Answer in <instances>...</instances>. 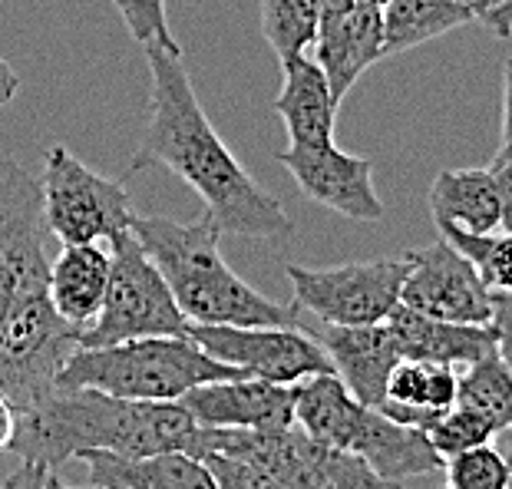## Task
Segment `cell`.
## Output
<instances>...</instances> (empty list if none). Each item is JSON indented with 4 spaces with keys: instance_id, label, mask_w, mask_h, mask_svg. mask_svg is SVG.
I'll return each mask as SVG.
<instances>
[{
    "instance_id": "obj_21",
    "label": "cell",
    "mask_w": 512,
    "mask_h": 489,
    "mask_svg": "<svg viewBox=\"0 0 512 489\" xmlns=\"http://www.w3.org/2000/svg\"><path fill=\"white\" fill-rule=\"evenodd\" d=\"M281 93L275 96V113L285 119L291 146H321L334 143L337 103L324 70L308 53L281 60Z\"/></svg>"
},
{
    "instance_id": "obj_17",
    "label": "cell",
    "mask_w": 512,
    "mask_h": 489,
    "mask_svg": "<svg viewBox=\"0 0 512 489\" xmlns=\"http://www.w3.org/2000/svg\"><path fill=\"white\" fill-rule=\"evenodd\" d=\"M347 453L361 456L387 483H417L427 476H443V456L433 450L427 433L397 423L380 407H367L361 414Z\"/></svg>"
},
{
    "instance_id": "obj_28",
    "label": "cell",
    "mask_w": 512,
    "mask_h": 489,
    "mask_svg": "<svg viewBox=\"0 0 512 489\" xmlns=\"http://www.w3.org/2000/svg\"><path fill=\"white\" fill-rule=\"evenodd\" d=\"M440 235L456 252H463L476 265L479 278L493 295H512V232H460V228H440Z\"/></svg>"
},
{
    "instance_id": "obj_34",
    "label": "cell",
    "mask_w": 512,
    "mask_h": 489,
    "mask_svg": "<svg viewBox=\"0 0 512 489\" xmlns=\"http://www.w3.org/2000/svg\"><path fill=\"white\" fill-rule=\"evenodd\" d=\"M466 4L473 10V20L493 30L499 40L512 34V0H466Z\"/></svg>"
},
{
    "instance_id": "obj_20",
    "label": "cell",
    "mask_w": 512,
    "mask_h": 489,
    "mask_svg": "<svg viewBox=\"0 0 512 489\" xmlns=\"http://www.w3.org/2000/svg\"><path fill=\"white\" fill-rule=\"evenodd\" d=\"M106 285H110V245L106 242L63 245L47 265V298L53 311L73 328H80V334L100 314Z\"/></svg>"
},
{
    "instance_id": "obj_10",
    "label": "cell",
    "mask_w": 512,
    "mask_h": 489,
    "mask_svg": "<svg viewBox=\"0 0 512 489\" xmlns=\"http://www.w3.org/2000/svg\"><path fill=\"white\" fill-rule=\"evenodd\" d=\"M189 338L212 357L238 367L245 377L271 384H298L311 374H334L328 351L298 324H189Z\"/></svg>"
},
{
    "instance_id": "obj_45",
    "label": "cell",
    "mask_w": 512,
    "mask_h": 489,
    "mask_svg": "<svg viewBox=\"0 0 512 489\" xmlns=\"http://www.w3.org/2000/svg\"><path fill=\"white\" fill-rule=\"evenodd\" d=\"M370 4H377V7H384V4H387V0H370Z\"/></svg>"
},
{
    "instance_id": "obj_25",
    "label": "cell",
    "mask_w": 512,
    "mask_h": 489,
    "mask_svg": "<svg viewBox=\"0 0 512 489\" xmlns=\"http://www.w3.org/2000/svg\"><path fill=\"white\" fill-rule=\"evenodd\" d=\"M470 20L473 10L466 0H387L380 7L384 57H400V53L450 34Z\"/></svg>"
},
{
    "instance_id": "obj_13",
    "label": "cell",
    "mask_w": 512,
    "mask_h": 489,
    "mask_svg": "<svg viewBox=\"0 0 512 489\" xmlns=\"http://www.w3.org/2000/svg\"><path fill=\"white\" fill-rule=\"evenodd\" d=\"M278 162L291 172L298 189L324 209L354 222L384 219L387 209L374 189V162L370 159L341 152L334 143H321L288 146L285 152H278Z\"/></svg>"
},
{
    "instance_id": "obj_11",
    "label": "cell",
    "mask_w": 512,
    "mask_h": 489,
    "mask_svg": "<svg viewBox=\"0 0 512 489\" xmlns=\"http://www.w3.org/2000/svg\"><path fill=\"white\" fill-rule=\"evenodd\" d=\"M47 238L40 179L0 156V318L30 285L47 281Z\"/></svg>"
},
{
    "instance_id": "obj_12",
    "label": "cell",
    "mask_w": 512,
    "mask_h": 489,
    "mask_svg": "<svg viewBox=\"0 0 512 489\" xmlns=\"http://www.w3.org/2000/svg\"><path fill=\"white\" fill-rule=\"evenodd\" d=\"M407 281H403L400 304L430 314L440 321L489 324L493 318V291L479 278L476 265L463 252L446 242L413 248L407 252Z\"/></svg>"
},
{
    "instance_id": "obj_30",
    "label": "cell",
    "mask_w": 512,
    "mask_h": 489,
    "mask_svg": "<svg viewBox=\"0 0 512 489\" xmlns=\"http://www.w3.org/2000/svg\"><path fill=\"white\" fill-rule=\"evenodd\" d=\"M423 433L430 437L433 450H437L443 460H450V456L463 453V450H473L479 443H493L496 433L489 427L486 420H479L473 410H466L460 404H453L450 410H443V414L433 417Z\"/></svg>"
},
{
    "instance_id": "obj_18",
    "label": "cell",
    "mask_w": 512,
    "mask_h": 489,
    "mask_svg": "<svg viewBox=\"0 0 512 489\" xmlns=\"http://www.w3.org/2000/svg\"><path fill=\"white\" fill-rule=\"evenodd\" d=\"M384 321L390 328V338L397 344V354L410 357V361L470 367L479 357L496 351V338L489 324L440 321L407 308V304H397Z\"/></svg>"
},
{
    "instance_id": "obj_8",
    "label": "cell",
    "mask_w": 512,
    "mask_h": 489,
    "mask_svg": "<svg viewBox=\"0 0 512 489\" xmlns=\"http://www.w3.org/2000/svg\"><path fill=\"white\" fill-rule=\"evenodd\" d=\"M43 222L60 245L110 242L136 222L133 195L80 162L67 146H50L40 176Z\"/></svg>"
},
{
    "instance_id": "obj_27",
    "label": "cell",
    "mask_w": 512,
    "mask_h": 489,
    "mask_svg": "<svg viewBox=\"0 0 512 489\" xmlns=\"http://www.w3.org/2000/svg\"><path fill=\"white\" fill-rule=\"evenodd\" d=\"M321 24V0H261V34L278 60L311 53Z\"/></svg>"
},
{
    "instance_id": "obj_16",
    "label": "cell",
    "mask_w": 512,
    "mask_h": 489,
    "mask_svg": "<svg viewBox=\"0 0 512 489\" xmlns=\"http://www.w3.org/2000/svg\"><path fill=\"white\" fill-rule=\"evenodd\" d=\"M328 351L334 374L344 387L367 407H380L387 400V377L397 367L400 354L390 338L387 321L377 324H328L321 321L311 331Z\"/></svg>"
},
{
    "instance_id": "obj_39",
    "label": "cell",
    "mask_w": 512,
    "mask_h": 489,
    "mask_svg": "<svg viewBox=\"0 0 512 489\" xmlns=\"http://www.w3.org/2000/svg\"><path fill=\"white\" fill-rule=\"evenodd\" d=\"M17 93H20V76L4 57H0V110H4Z\"/></svg>"
},
{
    "instance_id": "obj_24",
    "label": "cell",
    "mask_w": 512,
    "mask_h": 489,
    "mask_svg": "<svg viewBox=\"0 0 512 489\" xmlns=\"http://www.w3.org/2000/svg\"><path fill=\"white\" fill-rule=\"evenodd\" d=\"M294 397V423L308 433L311 440L328 443V447L347 450L361 414L367 404H361L344 380L337 374H311L291 384Z\"/></svg>"
},
{
    "instance_id": "obj_31",
    "label": "cell",
    "mask_w": 512,
    "mask_h": 489,
    "mask_svg": "<svg viewBox=\"0 0 512 489\" xmlns=\"http://www.w3.org/2000/svg\"><path fill=\"white\" fill-rule=\"evenodd\" d=\"M113 4L136 43H143V47L179 50V43L169 30L166 0H113Z\"/></svg>"
},
{
    "instance_id": "obj_23",
    "label": "cell",
    "mask_w": 512,
    "mask_h": 489,
    "mask_svg": "<svg viewBox=\"0 0 512 489\" xmlns=\"http://www.w3.org/2000/svg\"><path fill=\"white\" fill-rule=\"evenodd\" d=\"M456 394H460V374L453 367L400 357L387 377V400L380 410L397 423L423 430L433 417L456 404Z\"/></svg>"
},
{
    "instance_id": "obj_29",
    "label": "cell",
    "mask_w": 512,
    "mask_h": 489,
    "mask_svg": "<svg viewBox=\"0 0 512 489\" xmlns=\"http://www.w3.org/2000/svg\"><path fill=\"white\" fill-rule=\"evenodd\" d=\"M443 486L446 489H506L509 463L493 443H479L443 460Z\"/></svg>"
},
{
    "instance_id": "obj_22",
    "label": "cell",
    "mask_w": 512,
    "mask_h": 489,
    "mask_svg": "<svg viewBox=\"0 0 512 489\" xmlns=\"http://www.w3.org/2000/svg\"><path fill=\"white\" fill-rule=\"evenodd\" d=\"M430 215L437 228L486 235L496 232L503 209L493 169H446L430 186Z\"/></svg>"
},
{
    "instance_id": "obj_35",
    "label": "cell",
    "mask_w": 512,
    "mask_h": 489,
    "mask_svg": "<svg viewBox=\"0 0 512 489\" xmlns=\"http://www.w3.org/2000/svg\"><path fill=\"white\" fill-rule=\"evenodd\" d=\"M50 473L53 470H47L43 463L24 460L17 470H10L4 480H0V489H43V483H47Z\"/></svg>"
},
{
    "instance_id": "obj_42",
    "label": "cell",
    "mask_w": 512,
    "mask_h": 489,
    "mask_svg": "<svg viewBox=\"0 0 512 489\" xmlns=\"http://www.w3.org/2000/svg\"><path fill=\"white\" fill-rule=\"evenodd\" d=\"M496 159H499V162H512V139H506V143H499Z\"/></svg>"
},
{
    "instance_id": "obj_43",
    "label": "cell",
    "mask_w": 512,
    "mask_h": 489,
    "mask_svg": "<svg viewBox=\"0 0 512 489\" xmlns=\"http://www.w3.org/2000/svg\"><path fill=\"white\" fill-rule=\"evenodd\" d=\"M43 489H76V486H67V483H63V480H57V476H47V483H43ZM96 489V486H93Z\"/></svg>"
},
{
    "instance_id": "obj_19",
    "label": "cell",
    "mask_w": 512,
    "mask_h": 489,
    "mask_svg": "<svg viewBox=\"0 0 512 489\" xmlns=\"http://www.w3.org/2000/svg\"><path fill=\"white\" fill-rule=\"evenodd\" d=\"M76 460L86 463L96 489H215V476L205 460L182 450L119 456L90 450Z\"/></svg>"
},
{
    "instance_id": "obj_40",
    "label": "cell",
    "mask_w": 512,
    "mask_h": 489,
    "mask_svg": "<svg viewBox=\"0 0 512 489\" xmlns=\"http://www.w3.org/2000/svg\"><path fill=\"white\" fill-rule=\"evenodd\" d=\"M496 440H499V453H503L506 463H509V486L506 489H512V430L496 433Z\"/></svg>"
},
{
    "instance_id": "obj_15",
    "label": "cell",
    "mask_w": 512,
    "mask_h": 489,
    "mask_svg": "<svg viewBox=\"0 0 512 489\" xmlns=\"http://www.w3.org/2000/svg\"><path fill=\"white\" fill-rule=\"evenodd\" d=\"M179 404L205 427L275 430L294 423L291 387L258 377L209 380V384L185 390Z\"/></svg>"
},
{
    "instance_id": "obj_38",
    "label": "cell",
    "mask_w": 512,
    "mask_h": 489,
    "mask_svg": "<svg viewBox=\"0 0 512 489\" xmlns=\"http://www.w3.org/2000/svg\"><path fill=\"white\" fill-rule=\"evenodd\" d=\"M14 430H17V410L4 394H0V450H10Z\"/></svg>"
},
{
    "instance_id": "obj_37",
    "label": "cell",
    "mask_w": 512,
    "mask_h": 489,
    "mask_svg": "<svg viewBox=\"0 0 512 489\" xmlns=\"http://www.w3.org/2000/svg\"><path fill=\"white\" fill-rule=\"evenodd\" d=\"M512 139V53L503 60V143Z\"/></svg>"
},
{
    "instance_id": "obj_9",
    "label": "cell",
    "mask_w": 512,
    "mask_h": 489,
    "mask_svg": "<svg viewBox=\"0 0 512 489\" xmlns=\"http://www.w3.org/2000/svg\"><path fill=\"white\" fill-rule=\"evenodd\" d=\"M407 255L370 258L331 268L288 265L294 304L328 324H377L400 304L407 281Z\"/></svg>"
},
{
    "instance_id": "obj_36",
    "label": "cell",
    "mask_w": 512,
    "mask_h": 489,
    "mask_svg": "<svg viewBox=\"0 0 512 489\" xmlns=\"http://www.w3.org/2000/svg\"><path fill=\"white\" fill-rule=\"evenodd\" d=\"M493 179L499 189V209H503V219H499V228L503 232H512V162H499L493 159Z\"/></svg>"
},
{
    "instance_id": "obj_33",
    "label": "cell",
    "mask_w": 512,
    "mask_h": 489,
    "mask_svg": "<svg viewBox=\"0 0 512 489\" xmlns=\"http://www.w3.org/2000/svg\"><path fill=\"white\" fill-rule=\"evenodd\" d=\"M496 338V354L506 364V371L512 377V295H493V318H489Z\"/></svg>"
},
{
    "instance_id": "obj_14",
    "label": "cell",
    "mask_w": 512,
    "mask_h": 489,
    "mask_svg": "<svg viewBox=\"0 0 512 489\" xmlns=\"http://www.w3.org/2000/svg\"><path fill=\"white\" fill-rule=\"evenodd\" d=\"M311 57L324 70L337 103L351 93L364 70L384 60V24L380 7L370 0H354L344 10L321 14L318 37L311 43Z\"/></svg>"
},
{
    "instance_id": "obj_4",
    "label": "cell",
    "mask_w": 512,
    "mask_h": 489,
    "mask_svg": "<svg viewBox=\"0 0 512 489\" xmlns=\"http://www.w3.org/2000/svg\"><path fill=\"white\" fill-rule=\"evenodd\" d=\"M232 377L245 374L212 357L189 334H159L106 347H76L57 387H93L126 400H179L185 390Z\"/></svg>"
},
{
    "instance_id": "obj_32",
    "label": "cell",
    "mask_w": 512,
    "mask_h": 489,
    "mask_svg": "<svg viewBox=\"0 0 512 489\" xmlns=\"http://www.w3.org/2000/svg\"><path fill=\"white\" fill-rule=\"evenodd\" d=\"M215 476V489H291L285 480H278L268 466H261L248 456H228V453H205L199 456Z\"/></svg>"
},
{
    "instance_id": "obj_5",
    "label": "cell",
    "mask_w": 512,
    "mask_h": 489,
    "mask_svg": "<svg viewBox=\"0 0 512 489\" xmlns=\"http://www.w3.org/2000/svg\"><path fill=\"white\" fill-rule=\"evenodd\" d=\"M228 453L248 456L268 466L291 489H397L370 470L361 456L318 443L298 423L275 430H238V427H199L192 456Z\"/></svg>"
},
{
    "instance_id": "obj_41",
    "label": "cell",
    "mask_w": 512,
    "mask_h": 489,
    "mask_svg": "<svg viewBox=\"0 0 512 489\" xmlns=\"http://www.w3.org/2000/svg\"><path fill=\"white\" fill-rule=\"evenodd\" d=\"M354 0H321V14H331V10H344Z\"/></svg>"
},
{
    "instance_id": "obj_26",
    "label": "cell",
    "mask_w": 512,
    "mask_h": 489,
    "mask_svg": "<svg viewBox=\"0 0 512 489\" xmlns=\"http://www.w3.org/2000/svg\"><path fill=\"white\" fill-rule=\"evenodd\" d=\"M456 404L473 410L479 420H486L493 433L512 430V377L496 351H489L476 364L466 367V374L460 377Z\"/></svg>"
},
{
    "instance_id": "obj_6",
    "label": "cell",
    "mask_w": 512,
    "mask_h": 489,
    "mask_svg": "<svg viewBox=\"0 0 512 489\" xmlns=\"http://www.w3.org/2000/svg\"><path fill=\"white\" fill-rule=\"evenodd\" d=\"M110 285L100 314L80 334V347H106L133 338H159V334H189V321L179 311L176 298L143 252L139 238L119 232L110 238Z\"/></svg>"
},
{
    "instance_id": "obj_1",
    "label": "cell",
    "mask_w": 512,
    "mask_h": 489,
    "mask_svg": "<svg viewBox=\"0 0 512 489\" xmlns=\"http://www.w3.org/2000/svg\"><path fill=\"white\" fill-rule=\"evenodd\" d=\"M146 60L152 76L149 123L129 169H172L199 192L205 212L228 235L258 238V242H278L291 235L294 222L285 205L258 186L209 123L185 73L182 50L146 47Z\"/></svg>"
},
{
    "instance_id": "obj_7",
    "label": "cell",
    "mask_w": 512,
    "mask_h": 489,
    "mask_svg": "<svg viewBox=\"0 0 512 489\" xmlns=\"http://www.w3.org/2000/svg\"><path fill=\"white\" fill-rule=\"evenodd\" d=\"M80 347V328L53 311L47 281L30 285L0 318V394L14 410L34 407L57 387L70 354Z\"/></svg>"
},
{
    "instance_id": "obj_3",
    "label": "cell",
    "mask_w": 512,
    "mask_h": 489,
    "mask_svg": "<svg viewBox=\"0 0 512 489\" xmlns=\"http://www.w3.org/2000/svg\"><path fill=\"white\" fill-rule=\"evenodd\" d=\"M133 235L162 271L189 324H294L298 304H281L238 278L222 258V228L209 212L195 222L166 215H136Z\"/></svg>"
},
{
    "instance_id": "obj_2",
    "label": "cell",
    "mask_w": 512,
    "mask_h": 489,
    "mask_svg": "<svg viewBox=\"0 0 512 489\" xmlns=\"http://www.w3.org/2000/svg\"><path fill=\"white\" fill-rule=\"evenodd\" d=\"M199 427L179 400H126L93 387H53L17 414L10 453L47 470L90 450L119 456L192 453Z\"/></svg>"
},
{
    "instance_id": "obj_44",
    "label": "cell",
    "mask_w": 512,
    "mask_h": 489,
    "mask_svg": "<svg viewBox=\"0 0 512 489\" xmlns=\"http://www.w3.org/2000/svg\"><path fill=\"white\" fill-rule=\"evenodd\" d=\"M397 489H446V486L440 480V486H430V483H423V486H417V483H397Z\"/></svg>"
}]
</instances>
